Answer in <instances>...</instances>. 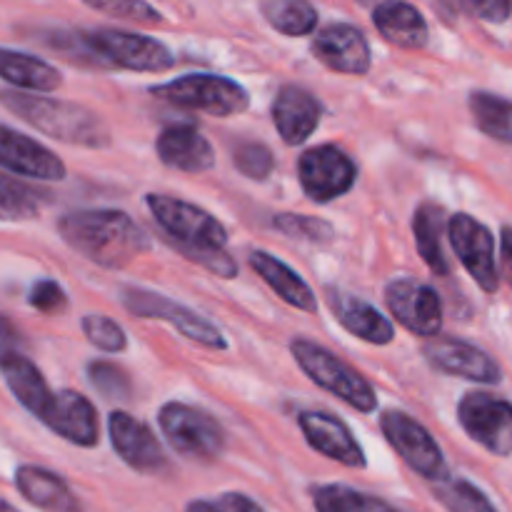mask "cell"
Here are the masks:
<instances>
[{
  "label": "cell",
  "mask_w": 512,
  "mask_h": 512,
  "mask_svg": "<svg viewBox=\"0 0 512 512\" xmlns=\"http://www.w3.org/2000/svg\"><path fill=\"white\" fill-rule=\"evenodd\" d=\"M58 230L70 248L108 270L128 268L148 250L145 233L123 210H75L60 218Z\"/></svg>",
  "instance_id": "obj_1"
},
{
  "label": "cell",
  "mask_w": 512,
  "mask_h": 512,
  "mask_svg": "<svg viewBox=\"0 0 512 512\" xmlns=\"http://www.w3.org/2000/svg\"><path fill=\"white\" fill-rule=\"evenodd\" d=\"M148 208L185 258L195 260L220 278L238 275V265L223 250L228 243V230L208 210L168 195H148Z\"/></svg>",
  "instance_id": "obj_2"
},
{
  "label": "cell",
  "mask_w": 512,
  "mask_h": 512,
  "mask_svg": "<svg viewBox=\"0 0 512 512\" xmlns=\"http://www.w3.org/2000/svg\"><path fill=\"white\" fill-rule=\"evenodd\" d=\"M3 105L35 130L60 143L80 145V148H105L110 143V130L105 120L85 105L13 93V90H5Z\"/></svg>",
  "instance_id": "obj_3"
},
{
  "label": "cell",
  "mask_w": 512,
  "mask_h": 512,
  "mask_svg": "<svg viewBox=\"0 0 512 512\" xmlns=\"http://www.w3.org/2000/svg\"><path fill=\"white\" fill-rule=\"evenodd\" d=\"M290 353H293L300 370L315 385L338 395L350 408L360 410V413H373L378 408V395H375L373 385L363 375L355 373L348 363H343L338 355L330 353V350L320 348V345L310 343V340L298 338L290 343Z\"/></svg>",
  "instance_id": "obj_4"
},
{
  "label": "cell",
  "mask_w": 512,
  "mask_h": 512,
  "mask_svg": "<svg viewBox=\"0 0 512 512\" xmlns=\"http://www.w3.org/2000/svg\"><path fill=\"white\" fill-rule=\"evenodd\" d=\"M150 93L158 95L175 108L208 113L215 118H228L248 110L250 95L243 85L220 75H183L165 85H155Z\"/></svg>",
  "instance_id": "obj_5"
},
{
  "label": "cell",
  "mask_w": 512,
  "mask_h": 512,
  "mask_svg": "<svg viewBox=\"0 0 512 512\" xmlns=\"http://www.w3.org/2000/svg\"><path fill=\"white\" fill-rule=\"evenodd\" d=\"M90 55L100 63L115 65L135 73H163L173 68L175 58L160 40L148 35L125 33V30H93L83 35Z\"/></svg>",
  "instance_id": "obj_6"
},
{
  "label": "cell",
  "mask_w": 512,
  "mask_h": 512,
  "mask_svg": "<svg viewBox=\"0 0 512 512\" xmlns=\"http://www.w3.org/2000/svg\"><path fill=\"white\" fill-rule=\"evenodd\" d=\"M158 423L168 443L190 460H215L225 448V433L213 415L185 403H165Z\"/></svg>",
  "instance_id": "obj_7"
},
{
  "label": "cell",
  "mask_w": 512,
  "mask_h": 512,
  "mask_svg": "<svg viewBox=\"0 0 512 512\" xmlns=\"http://www.w3.org/2000/svg\"><path fill=\"white\" fill-rule=\"evenodd\" d=\"M380 428H383L385 438L393 445L395 453L415 473L423 475L435 485L448 478L443 450L435 443L433 435L428 433V428H423L413 415L403 413V410H385L383 418H380Z\"/></svg>",
  "instance_id": "obj_8"
},
{
  "label": "cell",
  "mask_w": 512,
  "mask_h": 512,
  "mask_svg": "<svg viewBox=\"0 0 512 512\" xmlns=\"http://www.w3.org/2000/svg\"><path fill=\"white\" fill-rule=\"evenodd\" d=\"M123 305L138 318H158L165 320V323L173 325L175 330L185 335L193 343L203 345V348L210 350H225L228 343H225V335L220 333V328H215L208 318L198 315L195 310L185 308V305L173 303V300L163 298L158 293H150V290L140 288H125L123 290Z\"/></svg>",
  "instance_id": "obj_9"
},
{
  "label": "cell",
  "mask_w": 512,
  "mask_h": 512,
  "mask_svg": "<svg viewBox=\"0 0 512 512\" xmlns=\"http://www.w3.org/2000/svg\"><path fill=\"white\" fill-rule=\"evenodd\" d=\"M298 178L303 193L315 203H330L348 193L358 178V168L348 153L335 145H318L298 158Z\"/></svg>",
  "instance_id": "obj_10"
},
{
  "label": "cell",
  "mask_w": 512,
  "mask_h": 512,
  "mask_svg": "<svg viewBox=\"0 0 512 512\" xmlns=\"http://www.w3.org/2000/svg\"><path fill=\"white\" fill-rule=\"evenodd\" d=\"M465 433L493 455H512V405L488 393H468L458 405Z\"/></svg>",
  "instance_id": "obj_11"
},
{
  "label": "cell",
  "mask_w": 512,
  "mask_h": 512,
  "mask_svg": "<svg viewBox=\"0 0 512 512\" xmlns=\"http://www.w3.org/2000/svg\"><path fill=\"white\" fill-rule=\"evenodd\" d=\"M448 235L460 263L465 265L475 283L485 293H495L500 285L498 265H495V240L493 233L483 223L468 213L453 215L448 223Z\"/></svg>",
  "instance_id": "obj_12"
},
{
  "label": "cell",
  "mask_w": 512,
  "mask_h": 512,
  "mask_svg": "<svg viewBox=\"0 0 512 512\" xmlns=\"http://www.w3.org/2000/svg\"><path fill=\"white\" fill-rule=\"evenodd\" d=\"M385 303L393 318L420 338H435L443 328V303L430 285L393 280L385 288Z\"/></svg>",
  "instance_id": "obj_13"
},
{
  "label": "cell",
  "mask_w": 512,
  "mask_h": 512,
  "mask_svg": "<svg viewBox=\"0 0 512 512\" xmlns=\"http://www.w3.org/2000/svg\"><path fill=\"white\" fill-rule=\"evenodd\" d=\"M423 353L428 363L445 375L485 385H498L503 380V370L498 368V363L485 350L475 348L465 340H428Z\"/></svg>",
  "instance_id": "obj_14"
},
{
  "label": "cell",
  "mask_w": 512,
  "mask_h": 512,
  "mask_svg": "<svg viewBox=\"0 0 512 512\" xmlns=\"http://www.w3.org/2000/svg\"><path fill=\"white\" fill-rule=\"evenodd\" d=\"M313 53L325 68L345 75H365L370 70V45L360 28L348 23L325 25L313 40Z\"/></svg>",
  "instance_id": "obj_15"
},
{
  "label": "cell",
  "mask_w": 512,
  "mask_h": 512,
  "mask_svg": "<svg viewBox=\"0 0 512 512\" xmlns=\"http://www.w3.org/2000/svg\"><path fill=\"white\" fill-rule=\"evenodd\" d=\"M298 425L310 448L318 450L320 455L345 468H365L363 448L343 420L330 413H320V410H308V413H300Z\"/></svg>",
  "instance_id": "obj_16"
},
{
  "label": "cell",
  "mask_w": 512,
  "mask_h": 512,
  "mask_svg": "<svg viewBox=\"0 0 512 512\" xmlns=\"http://www.w3.org/2000/svg\"><path fill=\"white\" fill-rule=\"evenodd\" d=\"M108 433L113 450L125 465L138 473H160L165 468V453L148 425L135 420L133 415L115 410L108 420Z\"/></svg>",
  "instance_id": "obj_17"
},
{
  "label": "cell",
  "mask_w": 512,
  "mask_h": 512,
  "mask_svg": "<svg viewBox=\"0 0 512 512\" xmlns=\"http://www.w3.org/2000/svg\"><path fill=\"white\" fill-rule=\"evenodd\" d=\"M43 423L68 443L80 448H95L100 438L98 413L85 395L75 390H60L53 395V403L45 410Z\"/></svg>",
  "instance_id": "obj_18"
},
{
  "label": "cell",
  "mask_w": 512,
  "mask_h": 512,
  "mask_svg": "<svg viewBox=\"0 0 512 512\" xmlns=\"http://www.w3.org/2000/svg\"><path fill=\"white\" fill-rule=\"evenodd\" d=\"M320 115H323L320 100L298 85H285L273 100L275 128L288 145L305 143L318 128Z\"/></svg>",
  "instance_id": "obj_19"
},
{
  "label": "cell",
  "mask_w": 512,
  "mask_h": 512,
  "mask_svg": "<svg viewBox=\"0 0 512 512\" xmlns=\"http://www.w3.org/2000/svg\"><path fill=\"white\" fill-rule=\"evenodd\" d=\"M0 160H3L5 170L23 175V178H35V180L65 178V165L60 163V158L53 153V150H48L45 145L30 140L28 135L15 133L13 128H3Z\"/></svg>",
  "instance_id": "obj_20"
},
{
  "label": "cell",
  "mask_w": 512,
  "mask_h": 512,
  "mask_svg": "<svg viewBox=\"0 0 512 512\" xmlns=\"http://www.w3.org/2000/svg\"><path fill=\"white\" fill-rule=\"evenodd\" d=\"M155 153L168 168L183 173H203L215 163V150L210 140L193 125H170L155 140Z\"/></svg>",
  "instance_id": "obj_21"
},
{
  "label": "cell",
  "mask_w": 512,
  "mask_h": 512,
  "mask_svg": "<svg viewBox=\"0 0 512 512\" xmlns=\"http://www.w3.org/2000/svg\"><path fill=\"white\" fill-rule=\"evenodd\" d=\"M330 308H333L338 323L343 325L350 335H355V338L373 345L393 343L395 325L390 323L378 308L365 303V300L333 290V293H330Z\"/></svg>",
  "instance_id": "obj_22"
},
{
  "label": "cell",
  "mask_w": 512,
  "mask_h": 512,
  "mask_svg": "<svg viewBox=\"0 0 512 512\" xmlns=\"http://www.w3.org/2000/svg\"><path fill=\"white\" fill-rule=\"evenodd\" d=\"M15 488L30 505L45 512H80L78 500L68 483L45 468H35V465L18 468L15 470Z\"/></svg>",
  "instance_id": "obj_23"
},
{
  "label": "cell",
  "mask_w": 512,
  "mask_h": 512,
  "mask_svg": "<svg viewBox=\"0 0 512 512\" xmlns=\"http://www.w3.org/2000/svg\"><path fill=\"white\" fill-rule=\"evenodd\" d=\"M0 368H3V378L5 383H8L10 393L15 395V400H18L28 413H33L35 418L43 420L45 410L50 408L55 395L50 393V388L45 385L43 373H40L25 355L10 353V350L3 353Z\"/></svg>",
  "instance_id": "obj_24"
},
{
  "label": "cell",
  "mask_w": 512,
  "mask_h": 512,
  "mask_svg": "<svg viewBox=\"0 0 512 512\" xmlns=\"http://www.w3.org/2000/svg\"><path fill=\"white\" fill-rule=\"evenodd\" d=\"M250 268L280 295L293 308L305 310V313H315L318 310V298H315L313 288L295 273L293 268L278 260L275 255L265 253V250H255L250 255Z\"/></svg>",
  "instance_id": "obj_25"
},
{
  "label": "cell",
  "mask_w": 512,
  "mask_h": 512,
  "mask_svg": "<svg viewBox=\"0 0 512 512\" xmlns=\"http://www.w3.org/2000/svg\"><path fill=\"white\" fill-rule=\"evenodd\" d=\"M373 23L388 43L400 48H423L428 43V23L418 8L408 3H380L373 10Z\"/></svg>",
  "instance_id": "obj_26"
},
{
  "label": "cell",
  "mask_w": 512,
  "mask_h": 512,
  "mask_svg": "<svg viewBox=\"0 0 512 512\" xmlns=\"http://www.w3.org/2000/svg\"><path fill=\"white\" fill-rule=\"evenodd\" d=\"M0 73H3L5 83L15 85L20 90L50 93V90H58L60 83H63V75H60L58 68L35 58V55L15 53V50L8 48L0 53Z\"/></svg>",
  "instance_id": "obj_27"
},
{
  "label": "cell",
  "mask_w": 512,
  "mask_h": 512,
  "mask_svg": "<svg viewBox=\"0 0 512 512\" xmlns=\"http://www.w3.org/2000/svg\"><path fill=\"white\" fill-rule=\"evenodd\" d=\"M443 228H445V210L433 203H425L415 210L413 233L415 245H418L420 258L428 263V268L435 275H448L450 265L443 253Z\"/></svg>",
  "instance_id": "obj_28"
},
{
  "label": "cell",
  "mask_w": 512,
  "mask_h": 512,
  "mask_svg": "<svg viewBox=\"0 0 512 512\" xmlns=\"http://www.w3.org/2000/svg\"><path fill=\"white\" fill-rule=\"evenodd\" d=\"M260 13L278 33L293 35V38L310 35L318 28V13L313 5L303 0H268L260 5Z\"/></svg>",
  "instance_id": "obj_29"
},
{
  "label": "cell",
  "mask_w": 512,
  "mask_h": 512,
  "mask_svg": "<svg viewBox=\"0 0 512 512\" xmlns=\"http://www.w3.org/2000/svg\"><path fill=\"white\" fill-rule=\"evenodd\" d=\"M315 512H400L385 500L358 493L345 485H320L313 490Z\"/></svg>",
  "instance_id": "obj_30"
},
{
  "label": "cell",
  "mask_w": 512,
  "mask_h": 512,
  "mask_svg": "<svg viewBox=\"0 0 512 512\" xmlns=\"http://www.w3.org/2000/svg\"><path fill=\"white\" fill-rule=\"evenodd\" d=\"M470 113L475 125L490 138L512 145V103L493 93L470 95Z\"/></svg>",
  "instance_id": "obj_31"
},
{
  "label": "cell",
  "mask_w": 512,
  "mask_h": 512,
  "mask_svg": "<svg viewBox=\"0 0 512 512\" xmlns=\"http://www.w3.org/2000/svg\"><path fill=\"white\" fill-rule=\"evenodd\" d=\"M435 498L448 512H498L473 483L463 478H445L435 485Z\"/></svg>",
  "instance_id": "obj_32"
},
{
  "label": "cell",
  "mask_w": 512,
  "mask_h": 512,
  "mask_svg": "<svg viewBox=\"0 0 512 512\" xmlns=\"http://www.w3.org/2000/svg\"><path fill=\"white\" fill-rule=\"evenodd\" d=\"M0 188H3V193H0V205H3L5 220H23L38 215L40 200H43V195H40L38 190L8 178V175L3 178V185H0Z\"/></svg>",
  "instance_id": "obj_33"
},
{
  "label": "cell",
  "mask_w": 512,
  "mask_h": 512,
  "mask_svg": "<svg viewBox=\"0 0 512 512\" xmlns=\"http://www.w3.org/2000/svg\"><path fill=\"white\" fill-rule=\"evenodd\" d=\"M273 225L280 233L295 240H308V243H328V240H333V225L323 218H313V215L283 213L275 215Z\"/></svg>",
  "instance_id": "obj_34"
},
{
  "label": "cell",
  "mask_w": 512,
  "mask_h": 512,
  "mask_svg": "<svg viewBox=\"0 0 512 512\" xmlns=\"http://www.w3.org/2000/svg\"><path fill=\"white\" fill-rule=\"evenodd\" d=\"M83 333L95 348H100L103 353H123L128 348V340H125V330L115 323L113 318H105V315H85L83 318Z\"/></svg>",
  "instance_id": "obj_35"
},
{
  "label": "cell",
  "mask_w": 512,
  "mask_h": 512,
  "mask_svg": "<svg viewBox=\"0 0 512 512\" xmlns=\"http://www.w3.org/2000/svg\"><path fill=\"white\" fill-rule=\"evenodd\" d=\"M88 380L103 398L108 400H128L130 398V380L118 365L95 360L88 365Z\"/></svg>",
  "instance_id": "obj_36"
},
{
  "label": "cell",
  "mask_w": 512,
  "mask_h": 512,
  "mask_svg": "<svg viewBox=\"0 0 512 512\" xmlns=\"http://www.w3.org/2000/svg\"><path fill=\"white\" fill-rule=\"evenodd\" d=\"M90 10L103 15H113V18H125V20H135V23H148V25H158L163 23V15L148 3H140V0H88Z\"/></svg>",
  "instance_id": "obj_37"
},
{
  "label": "cell",
  "mask_w": 512,
  "mask_h": 512,
  "mask_svg": "<svg viewBox=\"0 0 512 512\" xmlns=\"http://www.w3.org/2000/svg\"><path fill=\"white\" fill-rule=\"evenodd\" d=\"M235 168L253 180H265L275 168V158L268 145L263 143H243L233 153Z\"/></svg>",
  "instance_id": "obj_38"
},
{
  "label": "cell",
  "mask_w": 512,
  "mask_h": 512,
  "mask_svg": "<svg viewBox=\"0 0 512 512\" xmlns=\"http://www.w3.org/2000/svg\"><path fill=\"white\" fill-rule=\"evenodd\" d=\"M28 303L33 305L35 310H40V313L58 315L65 313V308H68V295H65V290L60 288L55 280H38V283L30 288Z\"/></svg>",
  "instance_id": "obj_39"
},
{
  "label": "cell",
  "mask_w": 512,
  "mask_h": 512,
  "mask_svg": "<svg viewBox=\"0 0 512 512\" xmlns=\"http://www.w3.org/2000/svg\"><path fill=\"white\" fill-rule=\"evenodd\" d=\"M458 8L483 20H490V23H503L512 13V3H508V0H473V3L468 0V3H460Z\"/></svg>",
  "instance_id": "obj_40"
},
{
  "label": "cell",
  "mask_w": 512,
  "mask_h": 512,
  "mask_svg": "<svg viewBox=\"0 0 512 512\" xmlns=\"http://www.w3.org/2000/svg\"><path fill=\"white\" fill-rule=\"evenodd\" d=\"M215 512H265L258 503L240 493H225L213 503Z\"/></svg>",
  "instance_id": "obj_41"
},
{
  "label": "cell",
  "mask_w": 512,
  "mask_h": 512,
  "mask_svg": "<svg viewBox=\"0 0 512 512\" xmlns=\"http://www.w3.org/2000/svg\"><path fill=\"white\" fill-rule=\"evenodd\" d=\"M500 253H503V273L512 285V228H503V240H500Z\"/></svg>",
  "instance_id": "obj_42"
},
{
  "label": "cell",
  "mask_w": 512,
  "mask_h": 512,
  "mask_svg": "<svg viewBox=\"0 0 512 512\" xmlns=\"http://www.w3.org/2000/svg\"><path fill=\"white\" fill-rule=\"evenodd\" d=\"M185 512H215L213 503H203V500H195V503H190Z\"/></svg>",
  "instance_id": "obj_43"
},
{
  "label": "cell",
  "mask_w": 512,
  "mask_h": 512,
  "mask_svg": "<svg viewBox=\"0 0 512 512\" xmlns=\"http://www.w3.org/2000/svg\"><path fill=\"white\" fill-rule=\"evenodd\" d=\"M3 512H18L10 503H3Z\"/></svg>",
  "instance_id": "obj_44"
}]
</instances>
